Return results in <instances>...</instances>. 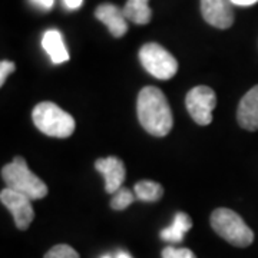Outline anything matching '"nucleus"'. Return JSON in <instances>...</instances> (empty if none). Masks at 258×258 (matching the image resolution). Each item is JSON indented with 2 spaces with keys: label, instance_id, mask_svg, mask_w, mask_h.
Returning a JSON list of instances; mask_svg holds the SVG:
<instances>
[{
  "label": "nucleus",
  "instance_id": "nucleus-19",
  "mask_svg": "<svg viewBox=\"0 0 258 258\" xmlns=\"http://www.w3.org/2000/svg\"><path fill=\"white\" fill-rule=\"evenodd\" d=\"M15 69H16V64L13 63V62H10V60H2V63H0V85L2 86L6 82L9 74L15 72Z\"/></svg>",
  "mask_w": 258,
  "mask_h": 258
},
{
  "label": "nucleus",
  "instance_id": "nucleus-5",
  "mask_svg": "<svg viewBox=\"0 0 258 258\" xmlns=\"http://www.w3.org/2000/svg\"><path fill=\"white\" fill-rule=\"evenodd\" d=\"M139 60L148 74L161 81H168L178 72V62L175 57L158 43H147L141 47Z\"/></svg>",
  "mask_w": 258,
  "mask_h": 258
},
{
  "label": "nucleus",
  "instance_id": "nucleus-10",
  "mask_svg": "<svg viewBox=\"0 0 258 258\" xmlns=\"http://www.w3.org/2000/svg\"><path fill=\"white\" fill-rule=\"evenodd\" d=\"M96 19L102 22L112 36L122 37L128 32V19L125 18L123 10L111 3H103L95 10Z\"/></svg>",
  "mask_w": 258,
  "mask_h": 258
},
{
  "label": "nucleus",
  "instance_id": "nucleus-2",
  "mask_svg": "<svg viewBox=\"0 0 258 258\" xmlns=\"http://www.w3.org/2000/svg\"><path fill=\"white\" fill-rule=\"evenodd\" d=\"M2 178L6 188L26 195L32 201L42 200L47 195L46 184L29 169L26 161L22 157L13 158L10 164L2 168Z\"/></svg>",
  "mask_w": 258,
  "mask_h": 258
},
{
  "label": "nucleus",
  "instance_id": "nucleus-15",
  "mask_svg": "<svg viewBox=\"0 0 258 258\" xmlns=\"http://www.w3.org/2000/svg\"><path fill=\"white\" fill-rule=\"evenodd\" d=\"M134 194L138 200L144 201V203H155L162 198L164 188H162V185L158 184L155 181L145 179V181H139L135 184Z\"/></svg>",
  "mask_w": 258,
  "mask_h": 258
},
{
  "label": "nucleus",
  "instance_id": "nucleus-4",
  "mask_svg": "<svg viewBox=\"0 0 258 258\" xmlns=\"http://www.w3.org/2000/svg\"><path fill=\"white\" fill-rule=\"evenodd\" d=\"M211 227L221 238L235 247H248L254 241V232L240 215L228 208H218L211 214Z\"/></svg>",
  "mask_w": 258,
  "mask_h": 258
},
{
  "label": "nucleus",
  "instance_id": "nucleus-3",
  "mask_svg": "<svg viewBox=\"0 0 258 258\" xmlns=\"http://www.w3.org/2000/svg\"><path fill=\"white\" fill-rule=\"evenodd\" d=\"M32 119L40 132L52 138H69L76 128L72 115L53 102H40L36 105Z\"/></svg>",
  "mask_w": 258,
  "mask_h": 258
},
{
  "label": "nucleus",
  "instance_id": "nucleus-11",
  "mask_svg": "<svg viewBox=\"0 0 258 258\" xmlns=\"http://www.w3.org/2000/svg\"><path fill=\"white\" fill-rule=\"evenodd\" d=\"M237 120L241 128L258 131V85L242 96L237 109Z\"/></svg>",
  "mask_w": 258,
  "mask_h": 258
},
{
  "label": "nucleus",
  "instance_id": "nucleus-23",
  "mask_svg": "<svg viewBox=\"0 0 258 258\" xmlns=\"http://www.w3.org/2000/svg\"><path fill=\"white\" fill-rule=\"evenodd\" d=\"M116 258H132V257H131L129 254H126V252H119V254H118V257H116Z\"/></svg>",
  "mask_w": 258,
  "mask_h": 258
},
{
  "label": "nucleus",
  "instance_id": "nucleus-12",
  "mask_svg": "<svg viewBox=\"0 0 258 258\" xmlns=\"http://www.w3.org/2000/svg\"><path fill=\"white\" fill-rule=\"evenodd\" d=\"M42 47L45 49V52L55 64H60L69 60V53L64 46L63 37L60 35V32H57L55 29L45 32V35L42 37Z\"/></svg>",
  "mask_w": 258,
  "mask_h": 258
},
{
  "label": "nucleus",
  "instance_id": "nucleus-6",
  "mask_svg": "<svg viewBox=\"0 0 258 258\" xmlns=\"http://www.w3.org/2000/svg\"><path fill=\"white\" fill-rule=\"evenodd\" d=\"M185 105L191 118L198 125L207 126L212 122V111L217 105V96L208 86H195L186 93Z\"/></svg>",
  "mask_w": 258,
  "mask_h": 258
},
{
  "label": "nucleus",
  "instance_id": "nucleus-13",
  "mask_svg": "<svg viewBox=\"0 0 258 258\" xmlns=\"http://www.w3.org/2000/svg\"><path fill=\"white\" fill-rule=\"evenodd\" d=\"M191 228H192V221L189 215L185 212H178L174 218V222L168 228L161 231L159 237L161 240L168 241V242H182L184 235Z\"/></svg>",
  "mask_w": 258,
  "mask_h": 258
},
{
  "label": "nucleus",
  "instance_id": "nucleus-24",
  "mask_svg": "<svg viewBox=\"0 0 258 258\" xmlns=\"http://www.w3.org/2000/svg\"><path fill=\"white\" fill-rule=\"evenodd\" d=\"M102 258H111L109 255H105V257H102Z\"/></svg>",
  "mask_w": 258,
  "mask_h": 258
},
{
  "label": "nucleus",
  "instance_id": "nucleus-8",
  "mask_svg": "<svg viewBox=\"0 0 258 258\" xmlns=\"http://www.w3.org/2000/svg\"><path fill=\"white\" fill-rule=\"evenodd\" d=\"M201 13L205 22L217 29H228L234 23L231 0H201Z\"/></svg>",
  "mask_w": 258,
  "mask_h": 258
},
{
  "label": "nucleus",
  "instance_id": "nucleus-9",
  "mask_svg": "<svg viewBox=\"0 0 258 258\" xmlns=\"http://www.w3.org/2000/svg\"><path fill=\"white\" fill-rule=\"evenodd\" d=\"M95 168L105 178V189L108 194H115L122 188L125 181V165L116 157L101 158L95 162Z\"/></svg>",
  "mask_w": 258,
  "mask_h": 258
},
{
  "label": "nucleus",
  "instance_id": "nucleus-7",
  "mask_svg": "<svg viewBox=\"0 0 258 258\" xmlns=\"http://www.w3.org/2000/svg\"><path fill=\"white\" fill-rule=\"evenodd\" d=\"M0 201L13 215L15 224H16L19 230L29 228V225L32 224L33 218H35L32 200L29 197L20 192H16V191H13L10 188H5L0 192Z\"/></svg>",
  "mask_w": 258,
  "mask_h": 258
},
{
  "label": "nucleus",
  "instance_id": "nucleus-18",
  "mask_svg": "<svg viewBox=\"0 0 258 258\" xmlns=\"http://www.w3.org/2000/svg\"><path fill=\"white\" fill-rule=\"evenodd\" d=\"M162 258H197L191 249L175 248V247H166L162 251Z\"/></svg>",
  "mask_w": 258,
  "mask_h": 258
},
{
  "label": "nucleus",
  "instance_id": "nucleus-20",
  "mask_svg": "<svg viewBox=\"0 0 258 258\" xmlns=\"http://www.w3.org/2000/svg\"><path fill=\"white\" fill-rule=\"evenodd\" d=\"M36 8L39 9H43V10H49L53 8V5H55V0H30Z\"/></svg>",
  "mask_w": 258,
  "mask_h": 258
},
{
  "label": "nucleus",
  "instance_id": "nucleus-22",
  "mask_svg": "<svg viewBox=\"0 0 258 258\" xmlns=\"http://www.w3.org/2000/svg\"><path fill=\"white\" fill-rule=\"evenodd\" d=\"M231 2L232 5H237V6H252L258 0H231Z\"/></svg>",
  "mask_w": 258,
  "mask_h": 258
},
{
  "label": "nucleus",
  "instance_id": "nucleus-1",
  "mask_svg": "<svg viewBox=\"0 0 258 258\" xmlns=\"http://www.w3.org/2000/svg\"><path fill=\"white\" fill-rule=\"evenodd\" d=\"M137 113L142 128L154 137H166L174 125L168 99L155 86H147L139 92Z\"/></svg>",
  "mask_w": 258,
  "mask_h": 258
},
{
  "label": "nucleus",
  "instance_id": "nucleus-14",
  "mask_svg": "<svg viewBox=\"0 0 258 258\" xmlns=\"http://www.w3.org/2000/svg\"><path fill=\"white\" fill-rule=\"evenodd\" d=\"M149 0H128L123 6V15L135 25H148L152 18V10L148 5Z\"/></svg>",
  "mask_w": 258,
  "mask_h": 258
},
{
  "label": "nucleus",
  "instance_id": "nucleus-21",
  "mask_svg": "<svg viewBox=\"0 0 258 258\" xmlns=\"http://www.w3.org/2000/svg\"><path fill=\"white\" fill-rule=\"evenodd\" d=\"M63 5L66 9L78 10L83 5V0H63Z\"/></svg>",
  "mask_w": 258,
  "mask_h": 258
},
{
  "label": "nucleus",
  "instance_id": "nucleus-16",
  "mask_svg": "<svg viewBox=\"0 0 258 258\" xmlns=\"http://www.w3.org/2000/svg\"><path fill=\"white\" fill-rule=\"evenodd\" d=\"M135 194H132V191H129L128 188H120L119 191H116L115 195L112 197L111 207L112 210L115 211H122L125 208H128L131 204L135 201Z\"/></svg>",
  "mask_w": 258,
  "mask_h": 258
},
{
  "label": "nucleus",
  "instance_id": "nucleus-17",
  "mask_svg": "<svg viewBox=\"0 0 258 258\" xmlns=\"http://www.w3.org/2000/svg\"><path fill=\"white\" fill-rule=\"evenodd\" d=\"M45 258H79V254L71 245L59 244L49 249L45 254Z\"/></svg>",
  "mask_w": 258,
  "mask_h": 258
}]
</instances>
